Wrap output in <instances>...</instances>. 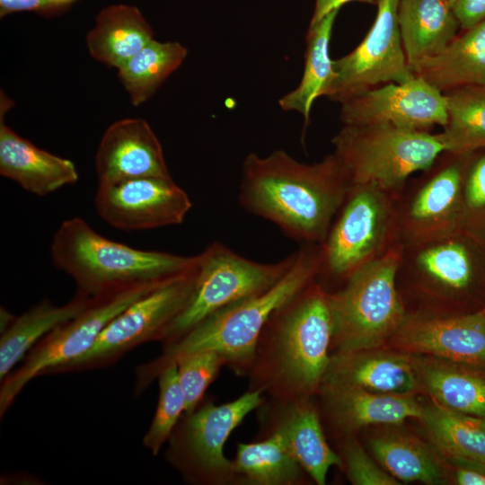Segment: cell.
I'll return each instance as SVG.
<instances>
[{
  "mask_svg": "<svg viewBox=\"0 0 485 485\" xmlns=\"http://www.w3.org/2000/svg\"><path fill=\"white\" fill-rule=\"evenodd\" d=\"M59 10L49 0H0V16L19 12L49 13Z\"/></svg>",
  "mask_w": 485,
  "mask_h": 485,
  "instance_id": "40",
  "label": "cell"
},
{
  "mask_svg": "<svg viewBox=\"0 0 485 485\" xmlns=\"http://www.w3.org/2000/svg\"><path fill=\"white\" fill-rule=\"evenodd\" d=\"M98 183L139 178H171L163 148L149 124L122 119L104 131L95 154Z\"/></svg>",
  "mask_w": 485,
  "mask_h": 485,
  "instance_id": "18",
  "label": "cell"
},
{
  "mask_svg": "<svg viewBox=\"0 0 485 485\" xmlns=\"http://www.w3.org/2000/svg\"><path fill=\"white\" fill-rule=\"evenodd\" d=\"M93 297L76 291L67 303L57 305L44 299L22 314L1 333L0 380L22 362L29 351L47 334L85 309Z\"/></svg>",
  "mask_w": 485,
  "mask_h": 485,
  "instance_id": "27",
  "label": "cell"
},
{
  "mask_svg": "<svg viewBox=\"0 0 485 485\" xmlns=\"http://www.w3.org/2000/svg\"><path fill=\"white\" fill-rule=\"evenodd\" d=\"M453 9L461 30L469 29L485 20V0H455Z\"/></svg>",
  "mask_w": 485,
  "mask_h": 485,
  "instance_id": "39",
  "label": "cell"
},
{
  "mask_svg": "<svg viewBox=\"0 0 485 485\" xmlns=\"http://www.w3.org/2000/svg\"><path fill=\"white\" fill-rule=\"evenodd\" d=\"M400 0H378L373 25L358 46L333 60L334 76L327 98L342 102L369 89L412 79L401 43L398 6Z\"/></svg>",
  "mask_w": 485,
  "mask_h": 485,
  "instance_id": "14",
  "label": "cell"
},
{
  "mask_svg": "<svg viewBox=\"0 0 485 485\" xmlns=\"http://www.w3.org/2000/svg\"><path fill=\"white\" fill-rule=\"evenodd\" d=\"M463 194L462 231L485 246V148L472 153Z\"/></svg>",
  "mask_w": 485,
  "mask_h": 485,
  "instance_id": "36",
  "label": "cell"
},
{
  "mask_svg": "<svg viewBox=\"0 0 485 485\" xmlns=\"http://www.w3.org/2000/svg\"><path fill=\"white\" fill-rule=\"evenodd\" d=\"M295 254L275 263H261L239 255L221 242H212L198 254L191 295L161 341L163 345L172 343L220 309L267 291L291 268Z\"/></svg>",
  "mask_w": 485,
  "mask_h": 485,
  "instance_id": "9",
  "label": "cell"
},
{
  "mask_svg": "<svg viewBox=\"0 0 485 485\" xmlns=\"http://www.w3.org/2000/svg\"><path fill=\"white\" fill-rule=\"evenodd\" d=\"M401 253L399 243L355 271L338 290L328 291L337 351L380 348L404 321L408 312L397 286Z\"/></svg>",
  "mask_w": 485,
  "mask_h": 485,
  "instance_id": "6",
  "label": "cell"
},
{
  "mask_svg": "<svg viewBox=\"0 0 485 485\" xmlns=\"http://www.w3.org/2000/svg\"><path fill=\"white\" fill-rule=\"evenodd\" d=\"M351 184L333 154L313 163L284 150L249 154L242 166L239 201L290 238L322 244Z\"/></svg>",
  "mask_w": 485,
  "mask_h": 485,
  "instance_id": "1",
  "label": "cell"
},
{
  "mask_svg": "<svg viewBox=\"0 0 485 485\" xmlns=\"http://www.w3.org/2000/svg\"><path fill=\"white\" fill-rule=\"evenodd\" d=\"M458 485H485V463L455 457H445Z\"/></svg>",
  "mask_w": 485,
  "mask_h": 485,
  "instance_id": "38",
  "label": "cell"
},
{
  "mask_svg": "<svg viewBox=\"0 0 485 485\" xmlns=\"http://www.w3.org/2000/svg\"><path fill=\"white\" fill-rule=\"evenodd\" d=\"M411 71L442 93L485 86V20L462 30L442 51Z\"/></svg>",
  "mask_w": 485,
  "mask_h": 485,
  "instance_id": "24",
  "label": "cell"
},
{
  "mask_svg": "<svg viewBox=\"0 0 485 485\" xmlns=\"http://www.w3.org/2000/svg\"><path fill=\"white\" fill-rule=\"evenodd\" d=\"M485 308V307H484Z\"/></svg>",
  "mask_w": 485,
  "mask_h": 485,
  "instance_id": "45",
  "label": "cell"
},
{
  "mask_svg": "<svg viewBox=\"0 0 485 485\" xmlns=\"http://www.w3.org/2000/svg\"><path fill=\"white\" fill-rule=\"evenodd\" d=\"M338 13L339 11H334L320 22L310 23L306 34L304 67L300 83L278 101L283 110L302 114L304 125L309 121L314 101L321 96H326L334 76L330 42Z\"/></svg>",
  "mask_w": 485,
  "mask_h": 485,
  "instance_id": "28",
  "label": "cell"
},
{
  "mask_svg": "<svg viewBox=\"0 0 485 485\" xmlns=\"http://www.w3.org/2000/svg\"><path fill=\"white\" fill-rule=\"evenodd\" d=\"M395 194L373 185H351L324 242L316 279L344 281L399 244Z\"/></svg>",
  "mask_w": 485,
  "mask_h": 485,
  "instance_id": "8",
  "label": "cell"
},
{
  "mask_svg": "<svg viewBox=\"0 0 485 485\" xmlns=\"http://www.w3.org/2000/svg\"><path fill=\"white\" fill-rule=\"evenodd\" d=\"M154 39L151 26L137 7L112 4L96 16L86 46L95 60L119 69Z\"/></svg>",
  "mask_w": 485,
  "mask_h": 485,
  "instance_id": "26",
  "label": "cell"
},
{
  "mask_svg": "<svg viewBox=\"0 0 485 485\" xmlns=\"http://www.w3.org/2000/svg\"><path fill=\"white\" fill-rule=\"evenodd\" d=\"M369 447L383 468L401 481L438 484L446 470L436 452L421 440L401 434H386L369 440Z\"/></svg>",
  "mask_w": 485,
  "mask_h": 485,
  "instance_id": "30",
  "label": "cell"
},
{
  "mask_svg": "<svg viewBox=\"0 0 485 485\" xmlns=\"http://www.w3.org/2000/svg\"><path fill=\"white\" fill-rule=\"evenodd\" d=\"M328 291L315 279L274 313L258 341L250 390L277 401L309 400L319 392L331 355Z\"/></svg>",
  "mask_w": 485,
  "mask_h": 485,
  "instance_id": "2",
  "label": "cell"
},
{
  "mask_svg": "<svg viewBox=\"0 0 485 485\" xmlns=\"http://www.w3.org/2000/svg\"><path fill=\"white\" fill-rule=\"evenodd\" d=\"M0 117V174L19 184L26 191L47 196L77 182L75 163L53 154L23 138Z\"/></svg>",
  "mask_w": 485,
  "mask_h": 485,
  "instance_id": "20",
  "label": "cell"
},
{
  "mask_svg": "<svg viewBox=\"0 0 485 485\" xmlns=\"http://www.w3.org/2000/svg\"><path fill=\"white\" fill-rule=\"evenodd\" d=\"M295 253L291 268L272 287L212 313L175 341L164 345L160 356L139 366L136 394L179 357L198 351L216 352L236 374L248 375L258 341L271 316L317 278L321 244L303 243Z\"/></svg>",
  "mask_w": 485,
  "mask_h": 485,
  "instance_id": "3",
  "label": "cell"
},
{
  "mask_svg": "<svg viewBox=\"0 0 485 485\" xmlns=\"http://www.w3.org/2000/svg\"><path fill=\"white\" fill-rule=\"evenodd\" d=\"M233 463L237 481L243 484H299L305 472L275 431L261 441L238 443Z\"/></svg>",
  "mask_w": 485,
  "mask_h": 485,
  "instance_id": "29",
  "label": "cell"
},
{
  "mask_svg": "<svg viewBox=\"0 0 485 485\" xmlns=\"http://www.w3.org/2000/svg\"><path fill=\"white\" fill-rule=\"evenodd\" d=\"M168 281L136 284L93 296L85 309L42 338L25 356L21 366L1 381V418L31 380L43 375L56 374L84 355L113 318Z\"/></svg>",
  "mask_w": 485,
  "mask_h": 485,
  "instance_id": "10",
  "label": "cell"
},
{
  "mask_svg": "<svg viewBox=\"0 0 485 485\" xmlns=\"http://www.w3.org/2000/svg\"><path fill=\"white\" fill-rule=\"evenodd\" d=\"M159 396L155 412L143 438L144 446L157 455L185 412V399L180 385L176 363L158 375Z\"/></svg>",
  "mask_w": 485,
  "mask_h": 485,
  "instance_id": "34",
  "label": "cell"
},
{
  "mask_svg": "<svg viewBox=\"0 0 485 485\" xmlns=\"http://www.w3.org/2000/svg\"><path fill=\"white\" fill-rule=\"evenodd\" d=\"M319 392L329 418L343 433L373 425H393L419 419L423 408L412 395L373 392L357 387L322 384Z\"/></svg>",
  "mask_w": 485,
  "mask_h": 485,
  "instance_id": "21",
  "label": "cell"
},
{
  "mask_svg": "<svg viewBox=\"0 0 485 485\" xmlns=\"http://www.w3.org/2000/svg\"><path fill=\"white\" fill-rule=\"evenodd\" d=\"M277 402L279 410L272 431L283 437L289 452L315 483L325 484L330 468L341 466L342 459L329 445L317 410L309 400Z\"/></svg>",
  "mask_w": 485,
  "mask_h": 485,
  "instance_id": "23",
  "label": "cell"
},
{
  "mask_svg": "<svg viewBox=\"0 0 485 485\" xmlns=\"http://www.w3.org/2000/svg\"><path fill=\"white\" fill-rule=\"evenodd\" d=\"M53 265L90 297L118 288L165 282L195 270L198 257L146 251L110 240L80 217L68 218L50 243Z\"/></svg>",
  "mask_w": 485,
  "mask_h": 485,
  "instance_id": "4",
  "label": "cell"
},
{
  "mask_svg": "<svg viewBox=\"0 0 485 485\" xmlns=\"http://www.w3.org/2000/svg\"><path fill=\"white\" fill-rule=\"evenodd\" d=\"M186 56L187 48L180 42L154 39L117 69L132 105L139 106L146 101L178 69Z\"/></svg>",
  "mask_w": 485,
  "mask_h": 485,
  "instance_id": "32",
  "label": "cell"
},
{
  "mask_svg": "<svg viewBox=\"0 0 485 485\" xmlns=\"http://www.w3.org/2000/svg\"><path fill=\"white\" fill-rule=\"evenodd\" d=\"M419 420L445 457L485 463V417L453 411L433 401L424 406Z\"/></svg>",
  "mask_w": 485,
  "mask_h": 485,
  "instance_id": "31",
  "label": "cell"
},
{
  "mask_svg": "<svg viewBox=\"0 0 485 485\" xmlns=\"http://www.w3.org/2000/svg\"><path fill=\"white\" fill-rule=\"evenodd\" d=\"M98 215L123 231H141L181 224L192 203L172 178H139L98 183Z\"/></svg>",
  "mask_w": 485,
  "mask_h": 485,
  "instance_id": "15",
  "label": "cell"
},
{
  "mask_svg": "<svg viewBox=\"0 0 485 485\" xmlns=\"http://www.w3.org/2000/svg\"><path fill=\"white\" fill-rule=\"evenodd\" d=\"M389 341L405 353L485 368V308L462 315L408 313Z\"/></svg>",
  "mask_w": 485,
  "mask_h": 485,
  "instance_id": "17",
  "label": "cell"
},
{
  "mask_svg": "<svg viewBox=\"0 0 485 485\" xmlns=\"http://www.w3.org/2000/svg\"><path fill=\"white\" fill-rule=\"evenodd\" d=\"M344 466L355 485H397L398 481L377 465L358 442L348 439L343 445Z\"/></svg>",
  "mask_w": 485,
  "mask_h": 485,
  "instance_id": "37",
  "label": "cell"
},
{
  "mask_svg": "<svg viewBox=\"0 0 485 485\" xmlns=\"http://www.w3.org/2000/svg\"><path fill=\"white\" fill-rule=\"evenodd\" d=\"M52 4H54L56 7H57L59 10L62 9L63 6L72 3L74 0H49Z\"/></svg>",
  "mask_w": 485,
  "mask_h": 485,
  "instance_id": "43",
  "label": "cell"
},
{
  "mask_svg": "<svg viewBox=\"0 0 485 485\" xmlns=\"http://www.w3.org/2000/svg\"><path fill=\"white\" fill-rule=\"evenodd\" d=\"M472 152H444L395 194L398 239L402 247L462 231L464 174Z\"/></svg>",
  "mask_w": 485,
  "mask_h": 485,
  "instance_id": "12",
  "label": "cell"
},
{
  "mask_svg": "<svg viewBox=\"0 0 485 485\" xmlns=\"http://www.w3.org/2000/svg\"><path fill=\"white\" fill-rule=\"evenodd\" d=\"M322 384L394 395H413L420 388L410 354L380 348L336 351Z\"/></svg>",
  "mask_w": 485,
  "mask_h": 485,
  "instance_id": "19",
  "label": "cell"
},
{
  "mask_svg": "<svg viewBox=\"0 0 485 485\" xmlns=\"http://www.w3.org/2000/svg\"><path fill=\"white\" fill-rule=\"evenodd\" d=\"M331 144L351 185L393 193L445 152L438 134L389 124L343 126Z\"/></svg>",
  "mask_w": 485,
  "mask_h": 485,
  "instance_id": "7",
  "label": "cell"
},
{
  "mask_svg": "<svg viewBox=\"0 0 485 485\" xmlns=\"http://www.w3.org/2000/svg\"><path fill=\"white\" fill-rule=\"evenodd\" d=\"M398 23L410 69L442 51L461 29L446 0H400Z\"/></svg>",
  "mask_w": 485,
  "mask_h": 485,
  "instance_id": "25",
  "label": "cell"
},
{
  "mask_svg": "<svg viewBox=\"0 0 485 485\" xmlns=\"http://www.w3.org/2000/svg\"><path fill=\"white\" fill-rule=\"evenodd\" d=\"M444 93L448 119L438 136L445 152L485 148V86L462 87Z\"/></svg>",
  "mask_w": 485,
  "mask_h": 485,
  "instance_id": "33",
  "label": "cell"
},
{
  "mask_svg": "<svg viewBox=\"0 0 485 485\" xmlns=\"http://www.w3.org/2000/svg\"><path fill=\"white\" fill-rule=\"evenodd\" d=\"M452 6H454L455 0H446Z\"/></svg>",
  "mask_w": 485,
  "mask_h": 485,
  "instance_id": "44",
  "label": "cell"
},
{
  "mask_svg": "<svg viewBox=\"0 0 485 485\" xmlns=\"http://www.w3.org/2000/svg\"><path fill=\"white\" fill-rule=\"evenodd\" d=\"M314 11L310 23L320 22L325 16L334 11H340L343 4L357 1L360 3L377 4L378 0H314Z\"/></svg>",
  "mask_w": 485,
  "mask_h": 485,
  "instance_id": "41",
  "label": "cell"
},
{
  "mask_svg": "<svg viewBox=\"0 0 485 485\" xmlns=\"http://www.w3.org/2000/svg\"><path fill=\"white\" fill-rule=\"evenodd\" d=\"M398 287L420 296L430 315H462L485 307V246L463 231L402 247Z\"/></svg>",
  "mask_w": 485,
  "mask_h": 485,
  "instance_id": "5",
  "label": "cell"
},
{
  "mask_svg": "<svg viewBox=\"0 0 485 485\" xmlns=\"http://www.w3.org/2000/svg\"><path fill=\"white\" fill-rule=\"evenodd\" d=\"M260 390H250L221 405L202 402L184 413L169 438L166 457L185 481L194 484L226 485L237 478L224 445L231 432L264 401Z\"/></svg>",
  "mask_w": 485,
  "mask_h": 485,
  "instance_id": "11",
  "label": "cell"
},
{
  "mask_svg": "<svg viewBox=\"0 0 485 485\" xmlns=\"http://www.w3.org/2000/svg\"><path fill=\"white\" fill-rule=\"evenodd\" d=\"M343 126L389 124L397 128L428 131L444 128L448 119L444 93L415 75L404 83H388L341 102Z\"/></svg>",
  "mask_w": 485,
  "mask_h": 485,
  "instance_id": "16",
  "label": "cell"
},
{
  "mask_svg": "<svg viewBox=\"0 0 485 485\" xmlns=\"http://www.w3.org/2000/svg\"><path fill=\"white\" fill-rule=\"evenodd\" d=\"M175 363L185 399L184 413H190L202 403L207 387L225 361L216 352L198 351L184 355Z\"/></svg>",
  "mask_w": 485,
  "mask_h": 485,
  "instance_id": "35",
  "label": "cell"
},
{
  "mask_svg": "<svg viewBox=\"0 0 485 485\" xmlns=\"http://www.w3.org/2000/svg\"><path fill=\"white\" fill-rule=\"evenodd\" d=\"M196 274L197 269L159 286L129 304L109 322L87 352L56 374L106 366L138 345L161 341L187 304Z\"/></svg>",
  "mask_w": 485,
  "mask_h": 485,
  "instance_id": "13",
  "label": "cell"
},
{
  "mask_svg": "<svg viewBox=\"0 0 485 485\" xmlns=\"http://www.w3.org/2000/svg\"><path fill=\"white\" fill-rule=\"evenodd\" d=\"M420 388L447 410L485 417V368L410 354Z\"/></svg>",
  "mask_w": 485,
  "mask_h": 485,
  "instance_id": "22",
  "label": "cell"
},
{
  "mask_svg": "<svg viewBox=\"0 0 485 485\" xmlns=\"http://www.w3.org/2000/svg\"><path fill=\"white\" fill-rule=\"evenodd\" d=\"M1 333L4 331L14 321V315H12L5 308L1 307Z\"/></svg>",
  "mask_w": 485,
  "mask_h": 485,
  "instance_id": "42",
  "label": "cell"
}]
</instances>
